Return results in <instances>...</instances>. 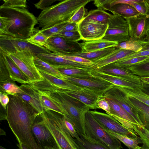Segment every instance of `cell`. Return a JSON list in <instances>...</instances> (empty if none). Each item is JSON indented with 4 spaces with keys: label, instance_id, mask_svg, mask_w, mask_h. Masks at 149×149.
Returning <instances> with one entry per match:
<instances>
[{
    "label": "cell",
    "instance_id": "obj_1",
    "mask_svg": "<svg viewBox=\"0 0 149 149\" xmlns=\"http://www.w3.org/2000/svg\"><path fill=\"white\" fill-rule=\"evenodd\" d=\"M7 107L9 126L19 144L29 149H44L39 145L32 132V125L40 113L31 104L17 95H8Z\"/></svg>",
    "mask_w": 149,
    "mask_h": 149
},
{
    "label": "cell",
    "instance_id": "obj_2",
    "mask_svg": "<svg viewBox=\"0 0 149 149\" xmlns=\"http://www.w3.org/2000/svg\"><path fill=\"white\" fill-rule=\"evenodd\" d=\"M37 18L25 8L0 6V35L26 40L36 31Z\"/></svg>",
    "mask_w": 149,
    "mask_h": 149
},
{
    "label": "cell",
    "instance_id": "obj_3",
    "mask_svg": "<svg viewBox=\"0 0 149 149\" xmlns=\"http://www.w3.org/2000/svg\"><path fill=\"white\" fill-rule=\"evenodd\" d=\"M92 0H65L42 10L37 20L41 30L67 22L81 7Z\"/></svg>",
    "mask_w": 149,
    "mask_h": 149
},
{
    "label": "cell",
    "instance_id": "obj_4",
    "mask_svg": "<svg viewBox=\"0 0 149 149\" xmlns=\"http://www.w3.org/2000/svg\"><path fill=\"white\" fill-rule=\"evenodd\" d=\"M44 91L63 111V116L73 125L79 135H86L85 115L90 110L89 108L81 102L63 93Z\"/></svg>",
    "mask_w": 149,
    "mask_h": 149
},
{
    "label": "cell",
    "instance_id": "obj_5",
    "mask_svg": "<svg viewBox=\"0 0 149 149\" xmlns=\"http://www.w3.org/2000/svg\"><path fill=\"white\" fill-rule=\"evenodd\" d=\"M40 115L52 134L58 149H78L74 138L63 127L61 114L52 111L43 110Z\"/></svg>",
    "mask_w": 149,
    "mask_h": 149
},
{
    "label": "cell",
    "instance_id": "obj_6",
    "mask_svg": "<svg viewBox=\"0 0 149 149\" xmlns=\"http://www.w3.org/2000/svg\"><path fill=\"white\" fill-rule=\"evenodd\" d=\"M85 132L87 136L102 142L111 149L122 148L120 141L106 131L89 111L85 115Z\"/></svg>",
    "mask_w": 149,
    "mask_h": 149
},
{
    "label": "cell",
    "instance_id": "obj_7",
    "mask_svg": "<svg viewBox=\"0 0 149 149\" xmlns=\"http://www.w3.org/2000/svg\"><path fill=\"white\" fill-rule=\"evenodd\" d=\"M0 50L8 54L28 52L34 56L41 53L50 52L45 48L33 45L26 40L4 35H0Z\"/></svg>",
    "mask_w": 149,
    "mask_h": 149
},
{
    "label": "cell",
    "instance_id": "obj_8",
    "mask_svg": "<svg viewBox=\"0 0 149 149\" xmlns=\"http://www.w3.org/2000/svg\"><path fill=\"white\" fill-rule=\"evenodd\" d=\"M14 81L29 84L26 75L18 68L9 55L0 50V82Z\"/></svg>",
    "mask_w": 149,
    "mask_h": 149
},
{
    "label": "cell",
    "instance_id": "obj_9",
    "mask_svg": "<svg viewBox=\"0 0 149 149\" xmlns=\"http://www.w3.org/2000/svg\"><path fill=\"white\" fill-rule=\"evenodd\" d=\"M107 25V29L102 39L118 43L130 39L127 23L122 17L111 15L109 19Z\"/></svg>",
    "mask_w": 149,
    "mask_h": 149
},
{
    "label": "cell",
    "instance_id": "obj_10",
    "mask_svg": "<svg viewBox=\"0 0 149 149\" xmlns=\"http://www.w3.org/2000/svg\"><path fill=\"white\" fill-rule=\"evenodd\" d=\"M39 71L43 77V80L30 82L29 84L38 90L54 92L63 89L77 91L84 88L68 80L61 79L40 70Z\"/></svg>",
    "mask_w": 149,
    "mask_h": 149
},
{
    "label": "cell",
    "instance_id": "obj_11",
    "mask_svg": "<svg viewBox=\"0 0 149 149\" xmlns=\"http://www.w3.org/2000/svg\"><path fill=\"white\" fill-rule=\"evenodd\" d=\"M8 54L18 68L28 77L30 82L43 80V77L35 65L34 60V56L32 53L23 52Z\"/></svg>",
    "mask_w": 149,
    "mask_h": 149
},
{
    "label": "cell",
    "instance_id": "obj_12",
    "mask_svg": "<svg viewBox=\"0 0 149 149\" xmlns=\"http://www.w3.org/2000/svg\"><path fill=\"white\" fill-rule=\"evenodd\" d=\"M89 112L104 130L141 141L134 130L126 128L111 116L96 110Z\"/></svg>",
    "mask_w": 149,
    "mask_h": 149
},
{
    "label": "cell",
    "instance_id": "obj_13",
    "mask_svg": "<svg viewBox=\"0 0 149 149\" xmlns=\"http://www.w3.org/2000/svg\"><path fill=\"white\" fill-rule=\"evenodd\" d=\"M107 28V24L83 19L78 24V31L84 41L102 39Z\"/></svg>",
    "mask_w": 149,
    "mask_h": 149
},
{
    "label": "cell",
    "instance_id": "obj_14",
    "mask_svg": "<svg viewBox=\"0 0 149 149\" xmlns=\"http://www.w3.org/2000/svg\"><path fill=\"white\" fill-rule=\"evenodd\" d=\"M31 130L36 141L44 148L45 147L58 148L54 138L45 124L40 115L34 120L32 126Z\"/></svg>",
    "mask_w": 149,
    "mask_h": 149
},
{
    "label": "cell",
    "instance_id": "obj_15",
    "mask_svg": "<svg viewBox=\"0 0 149 149\" xmlns=\"http://www.w3.org/2000/svg\"><path fill=\"white\" fill-rule=\"evenodd\" d=\"M51 52L59 55L74 54L82 52L80 43L68 40L60 36L54 35L48 38Z\"/></svg>",
    "mask_w": 149,
    "mask_h": 149
},
{
    "label": "cell",
    "instance_id": "obj_16",
    "mask_svg": "<svg viewBox=\"0 0 149 149\" xmlns=\"http://www.w3.org/2000/svg\"><path fill=\"white\" fill-rule=\"evenodd\" d=\"M124 19L128 24L130 37L137 40H143L149 29V14H140Z\"/></svg>",
    "mask_w": 149,
    "mask_h": 149
},
{
    "label": "cell",
    "instance_id": "obj_17",
    "mask_svg": "<svg viewBox=\"0 0 149 149\" xmlns=\"http://www.w3.org/2000/svg\"><path fill=\"white\" fill-rule=\"evenodd\" d=\"M56 92L63 93L77 99L84 104L90 109H100L97 102L103 96L102 94L85 88L77 91L63 89Z\"/></svg>",
    "mask_w": 149,
    "mask_h": 149
},
{
    "label": "cell",
    "instance_id": "obj_18",
    "mask_svg": "<svg viewBox=\"0 0 149 149\" xmlns=\"http://www.w3.org/2000/svg\"><path fill=\"white\" fill-rule=\"evenodd\" d=\"M65 80L103 95L114 85L110 82L95 77L90 79H80L65 75Z\"/></svg>",
    "mask_w": 149,
    "mask_h": 149
},
{
    "label": "cell",
    "instance_id": "obj_19",
    "mask_svg": "<svg viewBox=\"0 0 149 149\" xmlns=\"http://www.w3.org/2000/svg\"><path fill=\"white\" fill-rule=\"evenodd\" d=\"M103 97L116 102L134 118L139 126H143L137 112L128 102L126 95L120 86L114 85L104 94Z\"/></svg>",
    "mask_w": 149,
    "mask_h": 149
},
{
    "label": "cell",
    "instance_id": "obj_20",
    "mask_svg": "<svg viewBox=\"0 0 149 149\" xmlns=\"http://www.w3.org/2000/svg\"><path fill=\"white\" fill-rule=\"evenodd\" d=\"M96 69L103 73L119 77L139 86L142 84V80L140 77L134 75L123 68L115 65L113 63Z\"/></svg>",
    "mask_w": 149,
    "mask_h": 149
},
{
    "label": "cell",
    "instance_id": "obj_21",
    "mask_svg": "<svg viewBox=\"0 0 149 149\" xmlns=\"http://www.w3.org/2000/svg\"><path fill=\"white\" fill-rule=\"evenodd\" d=\"M37 56L44 61L55 67H63L88 68L92 66L79 63L67 60L61 56L51 52L40 53Z\"/></svg>",
    "mask_w": 149,
    "mask_h": 149
},
{
    "label": "cell",
    "instance_id": "obj_22",
    "mask_svg": "<svg viewBox=\"0 0 149 149\" xmlns=\"http://www.w3.org/2000/svg\"><path fill=\"white\" fill-rule=\"evenodd\" d=\"M19 87L22 92L16 95L31 104L40 114L42 113L43 109L38 90L29 84H22Z\"/></svg>",
    "mask_w": 149,
    "mask_h": 149
},
{
    "label": "cell",
    "instance_id": "obj_23",
    "mask_svg": "<svg viewBox=\"0 0 149 149\" xmlns=\"http://www.w3.org/2000/svg\"><path fill=\"white\" fill-rule=\"evenodd\" d=\"M127 100L129 104L137 112L143 126L149 131V106L137 99L127 95Z\"/></svg>",
    "mask_w": 149,
    "mask_h": 149
},
{
    "label": "cell",
    "instance_id": "obj_24",
    "mask_svg": "<svg viewBox=\"0 0 149 149\" xmlns=\"http://www.w3.org/2000/svg\"><path fill=\"white\" fill-rule=\"evenodd\" d=\"M135 52L125 49L117 48L106 56L94 62L92 69H97L113 63Z\"/></svg>",
    "mask_w": 149,
    "mask_h": 149
},
{
    "label": "cell",
    "instance_id": "obj_25",
    "mask_svg": "<svg viewBox=\"0 0 149 149\" xmlns=\"http://www.w3.org/2000/svg\"><path fill=\"white\" fill-rule=\"evenodd\" d=\"M90 73L93 76L110 82L114 85L132 88L138 87L140 86L119 77L103 73L96 69L91 70Z\"/></svg>",
    "mask_w": 149,
    "mask_h": 149
},
{
    "label": "cell",
    "instance_id": "obj_26",
    "mask_svg": "<svg viewBox=\"0 0 149 149\" xmlns=\"http://www.w3.org/2000/svg\"><path fill=\"white\" fill-rule=\"evenodd\" d=\"M119 43L105 40L102 39L80 43L82 52H88L111 47H116Z\"/></svg>",
    "mask_w": 149,
    "mask_h": 149
},
{
    "label": "cell",
    "instance_id": "obj_27",
    "mask_svg": "<svg viewBox=\"0 0 149 149\" xmlns=\"http://www.w3.org/2000/svg\"><path fill=\"white\" fill-rule=\"evenodd\" d=\"M79 139L74 138L78 149H111L100 141L95 140L86 135H80Z\"/></svg>",
    "mask_w": 149,
    "mask_h": 149
},
{
    "label": "cell",
    "instance_id": "obj_28",
    "mask_svg": "<svg viewBox=\"0 0 149 149\" xmlns=\"http://www.w3.org/2000/svg\"><path fill=\"white\" fill-rule=\"evenodd\" d=\"M91 67L88 68L63 67H56L61 73L64 75L77 78L90 79L95 77L90 73Z\"/></svg>",
    "mask_w": 149,
    "mask_h": 149
},
{
    "label": "cell",
    "instance_id": "obj_29",
    "mask_svg": "<svg viewBox=\"0 0 149 149\" xmlns=\"http://www.w3.org/2000/svg\"><path fill=\"white\" fill-rule=\"evenodd\" d=\"M107 10L111 12L113 14L119 15L124 19L133 17L140 14L132 5L125 3L115 5Z\"/></svg>",
    "mask_w": 149,
    "mask_h": 149
},
{
    "label": "cell",
    "instance_id": "obj_30",
    "mask_svg": "<svg viewBox=\"0 0 149 149\" xmlns=\"http://www.w3.org/2000/svg\"><path fill=\"white\" fill-rule=\"evenodd\" d=\"M116 49V47H111L95 51L81 52L64 55H71L84 58L91 61L94 63L110 54Z\"/></svg>",
    "mask_w": 149,
    "mask_h": 149
},
{
    "label": "cell",
    "instance_id": "obj_31",
    "mask_svg": "<svg viewBox=\"0 0 149 149\" xmlns=\"http://www.w3.org/2000/svg\"><path fill=\"white\" fill-rule=\"evenodd\" d=\"M34 60L35 65L38 70L65 80V75L61 73L56 67L44 61L37 56L34 57Z\"/></svg>",
    "mask_w": 149,
    "mask_h": 149
},
{
    "label": "cell",
    "instance_id": "obj_32",
    "mask_svg": "<svg viewBox=\"0 0 149 149\" xmlns=\"http://www.w3.org/2000/svg\"><path fill=\"white\" fill-rule=\"evenodd\" d=\"M111 15L102 9L97 8L96 9L89 11L83 19L107 24L109 19Z\"/></svg>",
    "mask_w": 149,
    "mask_h": 149
},
{
    "label": "cell",
    "instance_id": "obj_33",
    "mask_svg": "<svg viewBox=\"0 0 149 149\" xmlns=\"http://www.w3.org/2000/svg\"><path fill=\"white\" fill-rule=\"evenodd\" d=\"M122 68L140 77H149V58L141 62Z\"/></svg>",
    "mask_w": 149,
    "mask_h": 149
},
{
    "label": "cell",
    "instance_id": "obj_34",
    "mask_svg": "<svg viewBox=\"0 0 149 149\" xmlns=\"http://www.w3.org/2000/svg\"><path fill=\"white\" fill-rule=\"evenodd\" d=\"M105 98L107 101L111 109V113H107L115 115L134 124L139 125L134 118L120 105L113 100Z\"/></svg>",
    "mask_w": 149,
    "mask_h": 149
},
{
    "label": "cell",
    "instance_id": "obj_35",
    "mask_svg": "<svg viewBox=\"0 0 149 149\" xmlns=\"http://www.w3.org/2000/svg\"><path fill=\"white\" fill-rule=\"evenodd\" d=\"M38 90L43 110L52 111L63 116L65 115V113L63 111L51 100L49 96L44 91Z\"/></svg>",
    "mask_w": 149,
    "mask_h": 149
},
{
    "label": "cell",
    "instance_id": "obj_36",
    "mask_svg": "<svg viewBox=\"0 0 149 149\" xmlns=\"http://www.w3.org/2000/svg\"><path fill=\"white\" fill-rule=\"evenodd\" d=\"M120 3L132 5L141 14H149V3L146 0H113L112 2L113 5Z\"/></svg>",
    "mask_w": 149,
    "mask_h": 149
},
{
    "label": "cell",
    "instance_id": "obj_37",
    "mask_svg": "<svg viewBox=\"0 0 149 149\" xmlns=\"http://www.w3.org/2000/svg\"><path fill=\"white\" fill-rule=\"evenodd\" d=\"M48 38L40 30H36L35 33L26 40L33 45L45 48L51 52V48L48 43Z\"/></svg>",
    "mask_w": 149,
    "mask_h": 149
},
{
    "label": "cell",
    "instance_id": "obj_38",
    "mask_svg": "<svg viewBox=\"0 0 149 149\" xmlns=\"http://www.w3.org/2000/svg\"><path fill=\"white\" fill-rule=\"evenodd\" d=\"M120 87L127 95L132 97L149 106V95L143 92L139 87Z\"/></svg>",
    "mask_w": 149,
    "mask_h": 149
},
{
    "label": "cell",
    "instance_id": "obj_39",
    "mask_svg": "<svg viewBox=\"0 0 149 149\" xmlns=\"http://www.w3.org/2000/svg\"><path fill=\"white\" fill-rule=\"evenodd\" d=\"M116 47L135 52H140L142 49V47L140 42V40H137L132 37H130V39L128 40L119 43Z\"/></svg>",
    "mask_w": 149,
    "mask_h": 149
},
{
    "label": "cell",
    "instance_id": "obj_40",
    "mask_svg": "<svg viewBox=\"0 0 149 149\" xmlns=\"http://www.w3.org/2000/svg\"><path fill=\"white\" fill-rule=\"evenodd\" d=\"M109 134L116 138L122 142L129 149H140L141 147L138 144L141 143V141L130 138L127 136L122 135L109 130H105Z\"/></svg>",
    "mask_w": 149,
    "mask_h": 149
},
{
    "label": "cell",
    "instance_id": "obj_41",
    "mask_svg": "<svg viewBox=\"0 0 149 149\" xmlns=\"http://www.w3.org/2000/svg\"><path fill=\"white\" fill-rule=\"evenodd\" d=\"M0 91L8 95H16L22 92L19 86L14 81L0 82Z\"/></svg>",
    "mask_w": 149,
    "mask_h": 149
},
{
    "label": "cell",
    "instance_id": "obj_42",
    "mask_svg": "<svg viewBox=\"0 0 149 149\" xmlns=\"http://www.w3.org/2000/svg\"><path fill=\"white\" fill-rule=\"evenodd\" d=\"M133 130L139 136L143 144L140 149H149V131L143 126L134 124Z\"/></svg>",
    "mask_w": 149,
    "mask_h": 149
},
{
    "label": "cell",
    "instance_id": "obj_43",
    "mask_svg": "<svg viewBox=\"0 0 149 149\" xmlns=\"http://www.w3.org/2000/svg\"><path fill=\"white\" fill-rule=\"evenodd\" d=\"M61 121L62 125L65 130L73 138L78 139L79 136L72 123L65 117L61 115Z\"/></svg>",
    "mask_w": 149,
    "mask_h": 149
},
{
    "label": "cell",
    "instance_id": "obj_44",
    "mask_svg": "<svg viewBox=\"0 0 149 149\" xmlns=\"http://www.w3.org/2000/svg\"><path fill=\"white\" fill-rule=\"evenodd\" d=\"M149 58V56L134 58L126 60L120 61L118 60L113 63L119 67L124 68L143 61Z\"/></svg>",
    "mask_w": 149,
    "mask_h": 149
},
{
    "label": "cell",
    "instance_id": "obj_45",
    "mask_svg": "<svg viewBox=\"0 0 149 149\" xmlns=\"http://www.w3.org/2000/svg\"><path fill=\"white\" fill-rule=\"evenodd\" d=\"M54 35L62 37L68 40L73 42H77L81 40V36L78 31H61Z\"/></svg>",
    "mask_w": 149,
    "mask_h": 149
},
{
    "label": "cell",
    "instance_id": "obj_46",
    "mask_svg": "<svg viewBox=\"0 0 149 149\" xmlns=\"http://www.w3.org/2000/svg\"><path fill=\"white\" fill-rule=\"evenodd\" d=\"M68 22H63L56 25L49 29L44 30H40V31L48 38L53 36L62 31Z\"/></svg>",
    "mask_w": 149,
    "mask_h": 149
},
{
    "label": "cell",
    "instance_id": "obj_47",
    "mask_svg": "<svg viewBox=\"0 0 149 149\" xmlns=\"http://www.w3.org/2000/svg\"><path fill=\"white\" fill-rule=\"evenodd\" d=\"M86 10L84 6L81 7L75 13L68 22L78 24L86 16Z\"/></svg>",
    "mask_w": 149,
    "mask_h": 149
},
{
    "label": "cell",
    "instance_id": "obj_48",
    "mask_svg": "<svg viewBox=\"0 0 149 149\" xmlns=\"http://www.w3.org/2000/svg\"><path fill=\"white\" fill-rule=\"evenodd\" d=\"M67 60L79 63L92 66L94 64L91 61L84 58L71 55H59Z\"/></svg>",
    "mask_w": 149,
    "mask_h": 149
},
{
    "label": "cell",
    "instance_id": "obj_49",
    "mask_svg": "<svg viewBox=\"0 0 149 149\" xmlns=\"http://www.w3.org/2000/svg\"><path fill=\"white\" fill-rule=\"evenodd\" d=\"M2 6L13 8H25L27 6L26 0H3Z\"/></svg>",
    "mask_w": 149,
    "mask_h": 149
},
{
    "label": "cell",
    "instance_id": "obj_50",
    "mask_svg": "<svg viewBox=\"0 0 149 149\" xmlns=\"http://www.w3.org/2000/svg\"><path fill=\"white\" fill-rule=\"evenodd\" d=\"M56 0H41L36 3L34 4L36 8L43 10L49 7V6Z\"/></svg>",
    "mask_w": 149,
    "mask_h": 149
},
{
    "label": "cell",
    "instance_id": "obj_51",
    "mask_svg": "<svg viewBox=\"0 0 149 149\" xmlns=\"http://www.w3.org/2000/svg\"><path fill=\"white\" fill-rule=\"evenodd\" d=\"M148 56H149V51H140L138 52H135L118 60L122 61L133 58Z\"/></svg>",
    "mask_w": 149,
    "mask_h": 149
},
{
    "label": "cell",
    "instance_id": "obj_52",
    "mask_svg": "<svg viewBox=\"0 0 149 149\" xmlns=\"http://www.w3.org/2000/svg\"><path fill=\"white\" fill-rule=\"evenodd\" d=\"M97 104L100 109L106 111L107 113H111L110 106L106 99L103 97L97 102Z\"/></svg>",
    "mask_w": 149,
    "mask_h": 149
},
{
    "label": "cell",
    "instance_id": "obj_53",
    "mask_svg": "<svg viewBox=\"0 0 149 149\" xmlns=\"http://www.w3.org/2000/svg\"><path fill=\"white\" fill-rule=\"evenodd\" d=\"M10 101L9 98L7 94L0 92V102L1 105L5 109Z\"/></svg>",
    "mask_w": 149,
    "mask_h": 149
},
{
    "label": "cell",
    "instance_id": "obj_54",
    "mask_svg": "<svg viewBox=\"0 0 149 149\" xmlns=\"http://www.w3.org/2000/svg\"><path fill=\"white\" fill-rule=\"evenodd\" d=\"M78 31V24L68 22L62 31Z\"/></svg>",
    "mask_w": 149,
    "mask_h": 149
},
{
    "label": "cell",
    "instance_id": "obj_55",
    "mask_svg": "<svg viewBox=\"0 0 149 149\" xmlns=\"http://www.w3.org/2000/svg\"><path fill=\"white\" fill-rule=\"evenodd\" d=\"M141 80L142 84L139 86V88L143 92L149 95V82Z\"/></svg>",
    "mask_w": 149,
    "mask_h": 149
},
{
    "label": "cell",
    "instance_id": "obj_56",
    "mask_svg": "<svg viewBox=\"0 0 149 149\" xmlns=\"http://www.w3.org/2000/svg\"><path fill=\"white\" fill-rule=\"evenodd\" d=\"M140 42L142 47L141 51H149V38L140 40Z\"/></svg>",
    "mask_w": 149,
    "mask_h": 149
},
{
    "label": "cell",
    "instance_id": "obj_57",
    "mask_svg": "<svg viewBox=\"0 0 149 149\" xmlns=\"http://www.w3.org/2000/svg\"><path fill=\"white\" fill-rule=\"evenodd\" d=\"M0 108V120H6L7 110L5 109L1 105Z\"/></svg>",
    "mask_w": 149,
    "mask_h": 149
},
{
    "label": "cell",
    "instance_id": "obj_58",
    "mask_svg": "<svg viewBox=\"0 0 149 149\" xmlns=\"http://www.w3.org/2000/svg\"><path fill=\"white\" fill-rule=\"evenodd\" d=\"M18 149H29L27 147L22 144L18 143L17 145Z\"/></svg>",
    "mask_w": 149,
    "mask_h": 149
},
{
    "label": "cell",
    "instance_id": "obj_59",
    "mask_svg": "<svg viewBox=\"0 0 149 149\" xmlns=\"http://www.w3.org/2000/svg\"><path fill=\"white\" fill-rule=\"evenodd\" d=\"M6 132L3 129L0 128V135L1 136L3 135H6Z\"/></svg>",
    "mask_w": 149,
    "mask_h": 149
},
{
    "label": "cell",
    "instance_id": "obj_60",
    "mask_svg": "<svg viewBox=\"0 0 149 149\" xmlns=\"http://www.w3.org/2000/svg\"><path fill=\"white\" fill-rule=\"evenodd\" d=\"M141 78L142 80L149 82V77H141Z\"/></svg>",
    "mask_w": 149,
    "mask_h": 149
},
{
    "label": "cell",
    "instance_id": "obj_61",
    "mask_svg": "<svg viewBox=\"0 0 149 149\" xmlns=\"http://www.w3.org/2000/svg\"><path fill=\"white\" fill-rule=\"evenodd\" d=\"M149 29H148L147 33L146 34V37H145L144 39H149Z\"/></svg>",
    "mask_w": 149,
    "mask_h": 149
},
{
    "label": "cell",
    "instance_id": "obj_62",
    "mask_svg": "<svg viewBox=\"0 0 149 149\" xmlns=\"http://www.w3.org/2000/svg\"><path fill=\"white\" fill-rule=\"evenodd\" d=\"M44 149H58L52 147H45L44 148Z\"/></svg>",
    "mask_w": 149,
    "mask_h": 149
},
{
    "label": "cell",
    "instance_id": "obj_63",
    "mask_svg": "<svg viewBox=\"0 0 149 149\" xmlns=\"http://www.w3.org/2000/svg\"><path fill=\"white\" fill-rule=\"evenodd\" d=\"M0 149H7L1 146H0Z\"/></svg>",
    "mask_w": 149,
    "mask_h": 149
},
{
    "label": "cell",
    "instance_id": "obj_64",
    "mask_svg": "<svg viewBox=\"0 0 149 149\" xmlns=\"http://www.w3.org/2000/svg\"><path fill=\"white\" fill-rule=\"evenodd\" d=\"M146 0L149 3V0Z\"/></svg>",
    "mask_w": 149,
    "mask_h": 149
}]
</instances>
